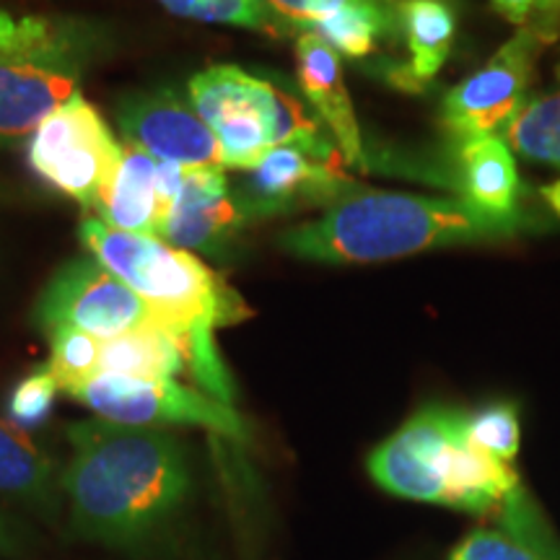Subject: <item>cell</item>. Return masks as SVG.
<instances>
[{"label":"cell","mask_w":560,"mask_h":560,"mask_svg":"<svg viewBox=\"0 0 560 560\" xmlns=\"http://www.w3.org/2000/svg\"><path fill=\"white\" fill-rule=\"evenodd\" d=\"M73 459L60 486L73 529L86 540L125 548L156 532L190 495L185 446L170 431L112 423L68 425Z\"/></svg>","instance_id":"cell-1"},{"label":"cell","mask_w":560,"mask_h":560,"mask_svg":"<svg viewBox=\"0 0 560 560\" xmlns=\"http://www.w3.org/2000/svg\"><path fill=\"white\" fill-rule=\"evenodd\" d=\"M522 213H493L462 198L355 190L319 219L285 229L278 247L306 262L366 265L425 249L514 240Z\"/></svg>","instance_id":"cell-2"},{"label":"cell","mask_w":560,"mask_h":560,"mask_svg":"<svg viewBox=\"0 0 560 560\" xmlns=\"http://www.w3.org/2000/svg\"><path fill=\"white\" fill-rule=\"evenodd\" d=\"M81 242L91 257L128 283L149 304L164 330L182 342L187 371L215 400L234 402V384L215 348V327L247 317L240 293L223 283L192 252L177 249L153 236L125 234L86 215Z\"/></svg>","instance_id":"cell-3"},{"label":"cell","mask_w":560,"mask_h":560,"mask_svg":"<svg viewBox=\"0 0 560 560\" xmlns=\"http://www.w3.org/2000/svg\"><path fill=\"white\" fill-rule=\"evenodd\" d=\"M112 50L107 21L0 5V151L26 143Z\"/></svg>","instance_id":"cell-4"},{"label":"cell","mask_w":560,"mask_h":560,"mask_svg":"<svg viewBox=\"0 0 560 560\" xmlns=\"http://www.w3.org/2000/svg\"><path fill=\"white\" fill-rule=\"evenodd\" d=\"M369 475L397 499L439 503L475 516H495L522 488L511 465L475 450L467 412L429 405L369 454Z\"/></svg>","instance_id":"cell-5"},{"label":"cell","mask_w":560,"mask_h":560,"mask_svg":"<svg viewBox=\"0 0 560 560\" xmlns=\"http://www.w3.org/2000/svg\"><path fill=\"white\" fill-rule=\"evenodd\" d=\"M187 94L219 138L226 170L249 172L276 145H335L289 89L236 66H213L192 75Z\"/></svg>","instance_id":"cell-6"},{"label":"cell","mask_w":560,"mask_h":560,"mask_svg":"<svg viewBox=\"0 0 560 560\" xmlns=\"http://www.w3.org/2000/svg\"><path fill=\"white\" fill-rule=\"evenodd\" d=\"M120 159L122 143L112 136L104 117L83 100L81 91L45 117L26 140L30 170L94 213Z\"/></svg>","instance_id":"cell-7"},{"label":"cell","mask_w":560,"mask_h":560,"mask_svg":"<svg viewBox=\"0 0 560 560\" xmlns=\"http://www.w3.org/2000/svg\"><path fill=\"white\" fill-rule=\"evenodd\" d=\"M556 42L537 26H522L478 73L454 86L441 102V125L454 143L501 136L529 102L537 60Z\"/></svg>","instance_id":"cell-8"},{"label":"cell","mask_w":560,"mask_h":560,"mask_svg":"<svg viewBox=\"0 0 560 560\" xmlns=\"http://www.w3.org/2000/svg\"><path fill=\"white\" fill-rule=\"evenodd\" d=\"M73 400L86 405L96 418L140 429L161 425H198L221 436L244 441L247 425L234 405H226L208 392L185 387L177 380H132V376L96 374L94 380L70 392Z\"/></svg>","instance_id":"cell-9"},{"label":"cell","mask_w":560,"mask_h":560,"mask_svg":"<svg viewBox=\"0 0 560 560\" xmlns=\"http://www.w3.org/2000/svg\"><path fill=\"white\" fill-rule=\"evenodd\" d=\"M42 332L73 327L100 340L159 325L149 304L96 257H75L55 270L32 314Z\"/></svg>","instance_id":"cell-10"},{"label":"cell","mask_w":560,"mask_h":560,"mask_svg":"<svg viewBox=\"0 0 560 560\" xmlns=\"http://www.w3.org/2000/svg\"><path fill=\"white\" fill-rule=\"evenodd\" d=\"M361 190L346 172V159L338 145L310 149V145H276L252 166L234 195L247 210L249 221L289 215L312 206H335Z\"/></svg>","instance_id":"cell-11"},{"label":"cell","mask_w":560,"mask_h":560,"mask_svg":"<svg viewBox=\"0 0 560 560\" xmlns=\"http://www.w3.org/2000/svg\"><path fill=\"white\" fill-rule=\"evenodd\" d=\"M117 122L125 143L143 149L159 164H177L185 170L223 166L219 138L192 104L174 91L159 89L125 96L117 107Z\"/></svg>","instance_id":"cell-12"},{"label":"cell","mask_w":560,"mask_h":560,"mask_svg":"<svg viewBox=\"0 0 560 560\" xmlns=\"http://www.w3.org/2000/svg\"><path fill=\"white\" fill-rule=\"evenodd\" d=\"M244 223H249V215L231 190L226 170L198 166L182 172V185L172 200L161 242L187 252L221 255Z\"/></svg>","instance_id":"cell-13"},{"label":"cell","mask_w":560,"mask_h":560,"mask_svg":"<svg viewBox=\"0 0 560 560\" xmlns=\"http://www.w3.org/2000/svg\"><path fill=\"white\" fill-rule=\"evenodd\" d=\"M296 75L306 100L327 125L346 164L355 170H369V156L363 149L359 120L350 102L340 70V52L319 34H299L296 37Z\"/></svg>","instance_id":"cell-14"},{"label":"cell","mask_w":560,"mask_h":560,"mask_svg":"<svg viewBox=\"0 0 560 560\" xmlns=\"http://www.w3.org/2000/svg\"><path fill=\"white\" fill-rule=\"evenodd\" d=\"M490 520L493 524L472 529L450 560H560L558 535L524 486Z\"/></svg>","instance_id":"cell-15"},{"label":"cell","mask_w":560,"mask_h":560,"mask_svg":"<svg viewBox=\"0 0 560 560\" xmlns=\"http://www.w3.org/2000/svg\"><path fill=\"white\" fill-rule=\"evenodd\" d=\"M170 200L161 187V166L143 149L132 143H122V159L115 177L104 190L96 219L107 226L161 240Z\"/></svg>","instance_id":"cell-16"},{"label":"cell","mask_w":560,"mask_h":560,"mask_svg":"<svg viewBox=\"0 0 560 560\" xmlns=\"http://www.w3.org/2000/svg\"><path fill=\"white\" fill-rule=\"evenodd\" d=\"M400 24L410 62L389 70V81L402 91H423L450 58L457 16L446 0H400Z\"/></svg>","instance_id":"cell-17"},{"label":"cell","mask_w":560,"mask_h":560,"mask_svg":"<svg viewBox=\"0 0 560 560\" xmlns=\"http://www.w3.org/2000/svg\"><path fill=\"white\" fill-rule=\"evenodd\" d=\"M457 145V187L462 200L493 213H520V174L501 136H482Z\"/></svg>","instance_id":"cell-18"},{"label":"cell","mask_w":560,"mask_h":560,"mask_svg":"<svg viewBox=\"0 0 560 560\" xmlns=\"http://www.w3.org/2000/svg\"><path fill=\"white\" fill-rule=\"evenodd\" d=\"M0 493L30 509H58L55 462L9 418H0Z\"/></svg>","instance_id":"cell-19"},{"label":"cell","mask_w":560,"mask_h":560,"mask_svg":"<svg viewBox=\"0 0 560 560\" xmlns=\"http://www.w3.org/2000/svg\"><path fill=\"white\" fill-rule=\"evenodd\" d=\"M187 371L182 342L161 325L102 340L100 374L132 376V380H174Z\"/></svg>","instance_id":"cell-20"},{"label":"cell","mask_w":560,"mask_h":560,"mask_svg":"<svg viewBox=\"0 0 560 560\" xmlns=\"http://www.w3.org/2000/svg\"><path fill=\"white\" fill-rule=\"evenodd\" d=\"M501 138L524 159L560 166V91L529 100Z\"/></svg>","instance_id":"cell-21"},{"label":"cell","mask_w":560,"mask_h":560,"mask_svg":"<svg viewBox=\"0 0 560 560\" xmlns=\"http://www.w3.org/2000/svg\"><path fill=\"white\" fill-rule=\"evenodd\" d=\"M159 3L182 19L244 26V30L276 34V37L291 34L265 0H159Z\"/></svg>","instance_id":"cell-22"},{"label":"cell","mask_w":560,"mask_h":560,"mask_svg":"<svg viewBox=\"0 0 560 560\" xmlns=\"http://www.w3.org/2000/svg\"><path fill=\"white\" fill-rule=\"evenodd\" d=\"M50 340V361L45 363L60 384L62 392L79 389L81 384L94 380L100 374L102 340L94 335L73 330V327H60V330L47 332Z\"/></svg>","instance_id":"cell-23"},{"label":"cell","mask_w":560,"mask_h":560,"mask_svg":"<svg viewBox=\"0 0 560 560\" xmlns=\"http://www.w3.org/2000/svg\"><path fill=\"white\" fill-rule=\"evenodd\" d=\"M467 439L475 450L503 462V465H511L522 444L520 412L509 402H493L467 412Z\"/></svg>","instance_id":"cell-24"},{"label":"cell","mask_w":560,"mask_h":560,"mask_svg":"<svg viewBox=\"0 0 560 560\" xmlns=\"http://www.w3.org/2000/svg\"><path fill=\"white\" fill-rule=\"evenodd\" d=\"M60 384L55 382L50 369L39 366L32 374H26L9 397V418L19 429H37L50 418L55 408V397H58Z\"/></svg>","instance_id":"cell-25"},{"label":"cell","mask_w":560,"mask_h":560,"mask_svg":"<svg viewBox=\"0 0 560 560\" xmlns=\"http://www.w3.org/2000/svg\"><path fill=\"white\" fill-rule=\"evenodd\" d=\"M272 13L289 26L291 34L314 32L322 21L338 16V13L371 5V9H400V0H265Z\"/></svg>","instance_id":"cell-26"},{"label":"cell","mask_w":560,"mask_h":560,"mask_svg":"<svg viewBox=\"0 0 560 560\" xmlns=\"http://www.w3.org/2000/svg\"><path fill=\"white\" fill-rule=\"evenodd\" d=\"M529 24L560 42V0H537Z\"/></svg>","instance_id":"cell-27"},{"label":"cell","mask_w":560,"mask_h":560,"mask_svg":"<svg viewBox=\"0 0 560 560\" xmlns=\"http://www.w3.org/2000/svg\"><path fill=\"white\" fill-rule=\"evenodd\" d=\"M490 5H493L503 19L511 21V24L527 26L537 0H490Z\"/></svg>","instance_id":"cell-28"},{"label":"cell","mask_w":560,"mask_h":560,"mask_svg":"<svg viewBox=\"0 0 560 560\" xmlns=\"http://www.w3.org/2000/svg\"><path fill=\"white\" fill-rule=\"evenodd\" d=\"M19 550H21V537L16 535V529L3 520V514H0V556H16Z\"/></svg>","instance_id":"cell-29"},{"label":"cell","mask_w":560,"mask_h":560,"mask_svg":"<svg viewBox=\"0 0 560 560\" xmlns=\"http://www.w3.org/2000/svg\"><path fill=\"white\" fill-rule=\"evenodd\" d=\"M540 198L545 200V206H548L552 213L560 219V179L550 182V185H542L540 187Z\"/></svg>","instance_id":"cell-30"},{"label":"cell","mask_w":560,"mask_h":560,"mask_svg":"<svg viewBox=\"0 0 560 560\" xmlns=\"http://www.w3.org/2000/svg\"><path fill=\"white\" fill-rule=\"evenodd\" d=\"M556 75H558V81H560V58H558V62H556Z\"/></svg>","instance_id":"cell-31"}]
</instances>
